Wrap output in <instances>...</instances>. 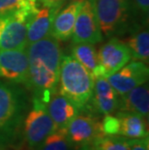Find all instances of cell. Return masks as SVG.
<instances>
[{
  "label": "cell",
  "mask_w": 149,
  "mask_h": 150,
  "mask_svg": "<svg viewBox=\"0 0 149 150\" xmlns=\"http://www.w3.org/2000/svg\"><path fill=\"white\" fill-rule=\"evenodd\" d=\"M0 76L16 83L26 85L28 79V55L26 47L0 50Z\"/></svg>",
  "instance_id": "8fae6325"
},
{
  "label": "cell",
  "mask_w": 149,
  "mask_h": 150,
  "mask_svg": "<svg viewBox=\"0 0 149 150\" xmlns=\"http://www.w3.org/2000/svg\"><path fill=\"white\" fill-rule=\"evenodd\" d=\"M148 74V67L144 62L134 60L109 76L107 81L118 96H122L133 88L147 82Z\"/></svg>",
  "instance_id": "ba28073f"
},
{
  "label": "cell",
  "mask_w": 149,
  "mask_h": 150,
  "mask_svg": "<svg viewBox=\"0 0 149 150\" xmlns=\"http://www.w3.org/2000/svg\"><path fill=\"white\" fill-rule=\"evenodd\" d=\"M65 130L74 146L91 144L93 140L104 135L101 121L97 117L80 113L70 121Z\"/></svg>",
  "instance_id": "30bf717a"
},
{
  "label": "cell",
  "mask_w": 149,
  "mask_h": 150,
  "mask_svg": "<svg viewBox=\"0 0 149 150\" xmlns=\"http://www.w3.org/2000/svg\"><path fill=\"white\" fill-rule=\"evenodd\" d=\"M126 44L131 52L133 60L141 62H148L149 59V31L148 28L141 27V25L130 32V35L125 40Z\"/></svg>",
  "instance_id": "ac0fdd59"
},
{
  "label": "cell",
  "mask_w": 149,
  "mask_h": 150,
  "mask_svg": "<svg viewBox=\"0 0 149 150\" xmlns=\"http://www.w3.org/2000/svg\"><path fill=\"white\" fill-rule=\"evenodd\" d=\"M101 78H109L132 59L131 52L122 40L110 38L98 52Z\"/></svg>",
  "instance_id": "52a82bcc"
},
{
  "label": "cell",
  "mask_w": 149,
  "mask_h": 150,
  "mask_svg": "<svg viewBox=\"0 0 149 150\" xmlns=\"http://www.w3.org/2000/svg\"><path fill=\"white\" fill-rule=\"evenodd\" d=\"M83 0H75L65 4L53 18L50 35L58 41H67L72 36L75 22Z\"/></svg>",
  "instance_id": "5bb4252c"
},
{
  "label": "cell",
  "mask_w": 149,
  "mask_h": 150,
  "mask_svg": "<svg viewBox=\"0 0 149 150\" xmlns=\"http://www.w3.org/2000/svg\"><path fill=\"white\" fill-rule=\"evenodd\" d=\"M23 92L14 84L0 81V130L14 126L21 115Z\"/></svg>",
  "instance_id": "9c48e42d"
},
{
  "label": "cell",
  "mask_w": 149,
  "mask_h": 150,
  "mask_svg": "<svg viewBox=\"0 0 149 150\" xmlns=\"http://www.w3.org/2000/svg\"><path fill=\"white\" fill-rule=\"evenodd\" d=\"M56 128L49 116L46 104L39 97H33V105L24 121V139L27 146L37 150Z\"/></svg>",
  "instance_id": "277c9868"
},
{
  "label": "cell",
  "mask_w": 149,
  "mask_h": 150,
  "mask_svg": "<svg viewBox=\"0 0 149 150\" xmlns=\"http://www.w3.org/2000/svg\"><path fill=\"white\" fill-rule=\"evenodd\" d=\"M115 115L119 122V136L128 139L148 138L147 124L143 116L127 110H119Z\"/></svg>",
  "instance_id": "e0dca14e"
},
{
  "label": "cell",
  "mask_w": 149,
  "mask_h": 150,
  "mask_svg": "<svg viewBox=\"0 0 149 150\" xmlns=\"http://www.w3.org/2000/svg\"><path fill=\"white\" fill-rule=\"evenodd\" d=\"M30 13L18 12L0 16V50H21L27 47L26 25Z\"/></svg>",
  "instance_id": "5b68a950"
},
{
  "label": "cell",
  "mask_w": 149,
  "mask_h": 150,
  "mask_svg": "<svg viewBox=\"0 0 149 150\" xmlns=\"http://www.w3.org/2000/svg\"><path fill=\"white\" fill-rule=\"evenodd\" d=\"M44 102L57 129H65L70 121L80 113V110L57 89L52 91Z\"/></svg>",
  "instance_id": "4fadbf2b"
},
{
  "label": "cell",
  "mask_w": 149,
  "mask_h": 150,
  "mask_svg": "<svg viewBox=\"0 0 149 150\" xmlns=\"http://www.w3.org/2000/svg\"><path fill=\"white\" fill-rule=\"evenodd\" d=\"M100 29L106 37L130 33L139 26L135 21L138 12L131 0H92Z\"/></svg>",
  "instance_id": "3957f363"
},
{
  "label": "cell",
  "mask_w": 149,
  "mask_h": 150,
  "mask_svg": "<svg viewBox=\"0 0 149 150\" xmlns=\"http://www.w3.org/2000/svg\"><path fill=\"white\" fill-rule=\"evenodd\" d=\"M90 102L97 112L107 115L118 110L119 96L107 78H98L94 79L93 95Z\"/></svg>",
  "instance_id": "9a60e30c"
},
{
  "label": "cell",
  "mask_w": 149,
  "mask_h": 150,
  "mask_svg": "<svg viewBox=\"0 0 149 150\" xmlns=\"http://www.w3.org/2000/svg\"><path fill=\"white\" fill-rule=\"evenodd\" d=\"M81 150H95L90 144H86V145H83L81 146Z\"/></svg>",
  "instance_id": "484cf974"
},
{
  "label": "cell",
  "mask_w": 149,
  "mask_h": 150,
  "mask_svg": "<svg viewBox=\"0 0 149 150\" xmlns=\"http://www.w3.org/2000/svg\"><path fill=\"white\" fill-rule=\"evenodd\" d=\"M130 150H149L148 138L129 139Z\"/></svg>",
  "instance_id": "603a6c76"
},
{
  "label": "cell",
  "mask_w": 149,
  "mask_h": 150,
  "mask_svg": "<svg viewBox=\"0 0 149 150\" xmlns=\"http://www.w3.org/2000/svg\"><path fill=\"white\" fill-rule=\"evenodd\" d=\"M0 150H1V149H0Z\"/></svg>",
  "instance_id": "f546056e"
},
{
  "label": "cell",
  "mask_w": 149,
  "mask_h": 150,
  "mask_svg": "<svg viewBox=\"0 0 149 150\" xmlns=\"http://www.w3.org/2000/svg\"><path fill=\"white\" fill-rule=\"evenodd\" d=\"M118 110L133 111L147 118L149 113V91L146 82L119 96Z\"/></svg>",
  "instance_id": "2e32d148"
},
{
  "label": "cell",
  "mask_w": 149,
  "mask_h": 150,
  "mask_svg": "<svg viewBox=\"0 0 149 150\" xmlns=\"http://www.w3.org/2000/svg\"><path fill=\"white\" fill-rule=\"evenodd\" d=\"M43 1H44V0H37V2L39 3V4H42Z\"/></svg>",
  "instance_id": "f1b7e54d"
},
{
  "label": "cell",
  "mask_w": 149,
  "mask_h": 150,
  "mask_svg": "<svg viewBox=\"0 0 149 150\" xmlns=\"http://www.w3.org/2000/svg\"><path fill=\"white\" fill-rule=\"evenodd\" d=\"M17 150H33V149H31L27 146V147H25V148H18Z\"/></svg>",
  "instance_id": "83f0119b"
},
{
  "label": "cell",
  "mask_w": 149,
  "mask_h": 150,
  "mask_svg": "<svg viewBox=\"0 0 149 150\" xmlns=\"http://www.w3.org/2000/svg\"><path fill=\"white\" fill-rule=\"evenodd\" d=\"M71 55L78 60L95 79L101 78L98 52L93 44H74Z\"/></svg>",
  "instance_id": "d6986e66"
},
{
  "label": "cell",
  "mask_w": 149,
  "mask_h": 150,
  "mask_svg": "<svg viewBox=\"0 0 149 150\" xmlns=\"http://www.w3.org/2000/svg\"><path fill=\"white\" fill-rule=\"evenodd\" d=\"M28 79L26 86L34 96L45 101L57 89L62 52L59 41L52 35L28 45Z\"/></svg>",
  "instance_id": "6da1fadb"
},
{
  "label": "cell",
  "mask_w": 149,
  "mask_h": 150,
  "mask_svg": "<svg viewBox=\"0 0 149 150\" xmlns=\"http://www.w3.org/2000/svg\"><path fill=\"white\" fill-rule=\"evenodd\" d=\"M94 78L72 55L61 58L57 90L78 110L89 104L93 95Z\"/></svg>",
  "instance_id": "7a4b0ae2"
},
{
  "label": "cell",
  "mask_w": 149,
  "mask_h": 150,
  "mask_svg": "<svg viewBox=\"0 0 149 150\" xmlns=\"http://www.w3.org/2000/svg\"><path fill=\"white\" fill-rule=\"evenodd\" d=\"M73 44H98L103 40L92 0H83L72 33Z\"/></svg>",
  "instance_id": "8992f818"
},
{
  "label": "cell",
  "mask_w": 149,
  "mask_h": 150,
  "mask_svg": "<svg viewBox=\"0 0 149 150\" xmlns=\"http://www.w3.org/2000/svg\"><path fill=\"white\" fill-rule=\"evenodd\" d=\"M71 1H75V0H62L61 3H62V5L64 6L65 4H67L68 2H71Z\"/></svg>",
  "instance_id": "4316f807"
},
{
  "label": "cell",
  "mask_w": 149,
  "mask_h": 150,
  "mask_svg": "<svg viewBox=\"0 0 149 150\" xmlns=\"http://www.w3.org/2000/svg\"><path fill=\"white\" fill-rule=\"evenodd\" d=\"M131 2L138 15L141 14L147 17L149 10V0H131Z\"/></svg>",
  "instance_id": "cb8c5ba5"
},
{
  "label": "cell",
  "mask_w": 149,
  "mask_h": 150,
  "mask_svg": "<svg viewBox=\"0 0 149 150\" xmlns=\"http://www.w3.org/2000/svg\"><path fill=\"white\" fill-rule=\"evenodd\" d=\"M62 0H44L42 4L49 5V6H61L62 7Z\"/></svg>",
  "instance_id": "d4e9b609"
},
{
  "label": "cell",
  "mask_w": 149,
  "mask_h": 150,
  "mask_svg": "<svg viewBox=\"0 0 149 150\" xmlns=\"http://www.w3.org/2000/svg\"><path fill=\"white\" fill-rule=\"evenodd\" d=\"M90 145L95 150H130L129 139L119 135H103Z\"/></svg>",
  "instance_id": "ffe728a7"
},
{
  "label": "cell",
  "mask_w": 149,
  "mask_h": 150,
  "mask_svg": "<svg viewBox=\"0 0 149 150\" xmlns=\"http://www.w3.org/2000/svg\"><path fill=\"white\" fill-rule=\"evenodd\" d=\"M61 8V6H49L46 4L38 5L27 21V46L49 36L53 18Z\"/></svg>",
  "instance_id": "7c38bea8"
},
{
  "label": "cell",
  "mask_w": 149,
  "mask_h": 150,
  "mask_svg": "<svg viewBox=\"0 0 149 150\" xmlns=\"http://www.w3.org/2000/svg\"><path fill=\"white\" fill-rule=\"evenodd\" d=\"M38 5L37 0H0V16L12 15L18 12L32 14Z\"/></svg>",
  "instance_id": "7402d4cb"
},
{
  "label": "cell",
  "mask_w": 149,
  "mask_h": 150,
  "mask_svg": "<svg viewBox=\"0 0 149 150\" xmlns=\"http://www.w3.org/2000/svg\"><path fill=\"white\" fill-rule=\"evenodd\" d=\"M74 147L65 129H57L44 140L37 150H72Z\"/></svg>",
  "instance_id": "44dd1931"
}]
</instances>
